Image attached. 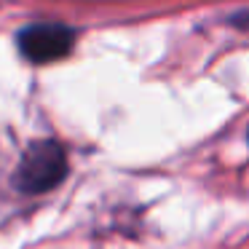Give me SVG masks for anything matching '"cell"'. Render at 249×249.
<instances>
[{
  "instance_id": "obj_1",
  "label": "cell",
  "mask_w": 249,
  "mask_h": 249,
  "mask_svg": "<svg viewBox=\"0 0 249 249\" xmlns=\"http://www.w3.org/2000/svg\"><path fill=\"white\" fill-rule=\"evenodd\" d=\"M65 174H67V156L62 150V145H56L54 140H40L24 150L14 179H17V188L22 193L38 196L56 188L65 179Z\"/></svg>"
},
{
  "instance_id": "obj_2",
  "label": "cell",
  "mask_w": 249,
  "mask_h": 249,
  "mask_svg": "<svg viewBox=\"0 0 249 249\" xmlns=\"http://www.w3.org/2000/svg\"><path fill=\"white\" fill-rule=\"evenodd\" d=\"M72 38H75V33L62 22H35L19 30L17 43L24 59L35 62V65H46V62H56L70 54Z\"/></svg>"
},
{
  "instance_id": "obj_3",
  "label": "cell",
  "mask_w": 249,
  "mask_h": 249,
  "mask_svg": "<svg viewBox=\"0 0 249 249\" xmlns=\"http://www.w3.org/2000/svg\"><path fill=\"white\" fill-rule=\"evenodd\" d=\"M233 24H241V27H249V11H241V14H236V19H233Z\"/></svg>"
}]
</instances>
